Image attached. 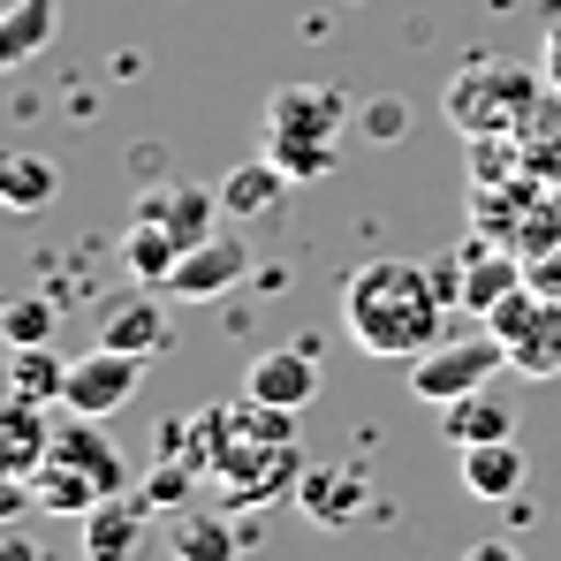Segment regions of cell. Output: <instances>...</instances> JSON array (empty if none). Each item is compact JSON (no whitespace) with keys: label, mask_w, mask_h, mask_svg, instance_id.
<instances>
[{"label":"cell","mask_w":561,"mask_h":561,"mask_svg":"<svg viewBox=\"0 0 561 561\" xmlns=\"http://www.w3.org/2000/svg\"><path fill=\"white\" fill-rule=\"evenodd\" d=\"M342 327L365 357L417 365L425 350L448 342V296L433 266H417V259H365L342 280Z\"/></svg>","instance_id":"obj_1"},{"label":"cell","mask_w":561,"mask_h":561,"mask_svg":"<svg viewBox=\"0 0 561 561\" xmlns=\"http://www.w3.org/2000/svg\"><path fill=\"white\" fill-rule=\"evenodd\" d=\"M357 129H365L373 145H394V137H410V106H402V99H365V106H357Z\"/></svg>","instance_id":"obj_26"},{"label":"cell","mask_w":561,"mask_h":561,"mask_svg":"<svg viewBox=\"0 0 561 561\" xmlns=\"http://www.w3.org/2000/svg\"><path fill=\"white\" fill-rule=\"evenodd\" d=\"M539 77H547V92H561V15L547 23V46H539Z\"/></svg>","instance_id":"obj_28"},{"label":"cell","mask_w":561,"mask_h":561,"mask_svg":"<svg viewBox=\"0 0 561 561\" xmlns=\"http://www.w3.org/2000/svg\"><path fill=\"white\" fill-rule=\"evenodd\" d=\"M54 23H61V8H54V0H15V8H8V23H0V61H8V69H23V61L54 38Z\"/></svg>","instance_id":"obj_22"},{"label":"cell","mask_w":561,"mask_h":561,"mask_svg":"<svg viewBox=\"0 0 561 561\" xmlns=\"http://www.w3.org/2000/svg\"><path fill=\"white\" fill-rule=\"evenodd\" d=\"M243 394H259V402H274V410H304V402L319 394V350H311V342H280L266 357H251Z\"/></svg>","instance_id":"obj_11"},{"label":"cell","mask_w":561,"mask_h":561,"mask_svg":"<svg viewBox=\"0 0 561 561\" xmlns=\"http://www.w3.org/2000/svg\"><path fill=\"white\" fill-rule=\"evenodd\" d=\"M8 394L61 410V394H69V365L54 357V342H31V350H15V357H8Z\"/></svg>","instance_id":"obj_21"},{"label":"cell","mask_w":561,"mask_h":561,"mask_svg":"<svg viewBox=\"0 0 561 561\" xmlns=\"http://www.w3.org/2000/svg\"><path fill=\"white\" fill-rule=\"evenodd\" d=\"M501 365H508V350H501V334L485 327V334H456V342L425 350V357L410 365V387H417V402H456V394H478Z\"/></svg>","instance_id":"obj_6"},{"label":"cell","mask_w":561,"mask_h":561,"mask_svg":"<svg viewBox=\"0 0 561 561\" xmlns=\"http://www.w3.org/2000/svg\"><path fill=\"white\" fill-rule=\"evenodd\" d=\"M547 92V77L539 69H524V61H493V54H470L463 69L448 77V122L463 129V137H516V122L531 114V99Z\"/></svg>","instance_id":"obj_4"},{"label":"cell","mask_w":561,"mask_h":561,"mask_svg":"<svg viewBox=\"0 0 561 561\" xmlns=\"http://www.w3.org/2000/svg\"><path fill=\"white\" fill-rule=\"evenodd\" d=\"M524 280H531L539 296H554V304H561V243H554V251H539V259H524Z\"/></svg>","instance_id":"obj_27"},{"label":"cell","mask_w":561,"mask_h":561,"mask_svg":"<svg viewBox=\"0 0 561 561\" xmlns=\"http://www.w3.org/2000/svg\"><path fill=\"white\" fill-rule=\"evenodd\" d=\"M54 190H61V168H54V160H38V152H8V160H0V197H8L15 213L54 205Z\"/></svg>","instance_id":"obj_23"},{"label":"cell","mask_w":561,"mask_h":561,"mask_svg":"<svg viewBox=\"0 0 561 561\" xmlns=\"http://www.w3.org/2000/svg\"><path fill=\"white\" fill-rule=\"evenodd\" d=\"M122 259H129V274L145 280V288H168V280H175V266H183V236L137 213V220L122 228Z\"/></svg>","instance_id":"obj_17"},{"label":"cell","mask_w":561,"mask_h":561,"mask_svg":"<svg viewBox=\"0 0 561 561\" xmlns=\"http://www.w3.org/2000/svg\"><path fill=\"white\" fill-rule=\"evenodd\" d=\"M137 213H145V220H160V228H175V236H183V251H190V243H205V236H213L220 190H197V183H152L145 197H137Z\"/></svg>","instance_id":"obj_13"},{"label":"cell","mask_w":561,"mask_h":561,"mask_svg":"<svg viewBox=\"0 0 561 561\" xmlns=\"http://www.w3.org/2000/svg\"><path fill=\"white\" fill-rule=\"evenodd\" d=\"M213 417H220V433H213V485L228 501L259 508L274 493H296V478L311 470L304 440H296V410H274V402L243 394V402H220Z\"/></svg>","instance_id":"obj_2"},{"label":"cell","mask_w":561,"mask_h":561,"mask_svg":"<svg viewBox=\"0 0 561 561\" xmlns=\"http://www.w3.org/2000/svg\"><path fill=\"white\" fill-rule=\"evenodd\" d=\"M46 448H54V417H46V402L8 394V410H0V470H8V478H31V470L46 463Z\"/></svg>","instance_id":"obj_14"},{"label":"cell","mask_w":561,"mask_h":561,"mask_svg":"<svg viewBox=\"0 0 561 561\" xmlns=\"http://www.w3.org/2000/svg\"><path fill=\"white\" fill-rule=\"evenodd\" d=\"M485 327L501 334L508 373H524V379H554L561 373V304H554V296H539L531 280L508 288V296L485 311Z\"/></svg>","instance_id":"obj_5"},{"label":"cell","mask_w":561,"mask_h":561,"mask_svg":"<svg viewBox=\"0 0 561 561\" xmlns=\"http://www.w3.org/2000/svg\"><path fill=\"white\" fill-rule=\"evenodd\" d=\"M516 160H524V175H539V183L561 190V92H539L531 99V114L516 122Z\"/></svg>","instance_id":"obj_15"},{"label":"cell","mask_w":561,"mask_h":561,"mask_svg":"<svg viewBox=\"0 0 561 561\" xmlns=\"http://www.w3.org/2000/svg\"><path fill=\"white\" fill-rule=\"evenodd\" d=\"M168 288H129V296H114L106 311H99V342L106 350H122V357H137V365H152V357H168V342H175V327H168V304H160Z\"/></svg>","instance_id":"obj_7"},{"label":"cell","mask_w":561,"mask_h":561,"mask_svg":"<svg viewBox=\"0 0 561 561\" xmlns=\"http://www.w3.org/2000/svg\"><path fill=\"white\" fill-rule=\"evenodd\" d=\"M197 478L205 470H190V463H175V456H152V470L137 478V493L160 508V516H175V508H190V493H197Z\"/></svg>","instance_id":"obj_25"},{"label":"cell","mask_w":561,"mask_h":561,"mask_svg":"<svg viewBox=\"0 0 561 561\" xmlns=\"http://www.w3.org/2000/svg\"><path fill=\"white\" fill-rule=\"evenodd\" d=\"M456 456H463L470 501H516L524 493V448L516 440H478V448H456Z\"/></svg>","instance_id":"obj_16"},{"label":"cell","mask_w":561,"mask_h":561,"mask_svg":"<svg viewBox=\"0 0 561 561\" xmlns=\"http://www.w3.org/2000/svg\"><path fill=\"white\" fill-rule=\"evenodd\" d=\"M440 433H448L456 448H478V440H516V410H508V402H493V394L478 387V394L440 402Z\"/></svg>","instance_id":"obj_18"},{"label":"cell","mask_w":561,"mask_h":561,"mask_svg":"<svg viewBox=\"0 0 561 561\" xmlns=\"http://www.w3.org/2000/svg\"><path fill=\"white\" fill-rule=\"evenodd\" d=\"M251 274V243L243 236H205V243H190L175 280H168V296H183V304H213V296H228L236 280Z\"/></svg>","instance_id":"obj_9"},{"label":"cell","mask_w":561,"mask_h":561,"mask_svg":"<svg viewBox=\"0 0 561 561\" xmlns=\"http://www.w3.org/2000/svg\"><path fill=\"white\" fill-rule=\"evenodd\" d=\"M280 190H288V175L259 152V160H243V168L220 175V213H236V220H266V213L280 205Z\"/></svg>","instance_id":"obj_20"},{"label":"cell","mask_w":561,"mask_h":561,"mask_svg":"<svg viewBox=\"0 0 561 561\" xmlns=\"http://www.w3.org/2000/svg\"><path fill=\"white\" fill-rule=\"evenodd\" d=\"M365 493H373V478L357 463H311L296 478V508H304L311 524H334V531L365 516Z\"/></svg>","instance_id":"obj_12"},{"label":"cell","mask_w":561,"mask_h":561,"mask_svg":"<svg viewBox=\"0 0 561 561\" xmlns=\"http://www.w3.org/2000/svg\"><path fill=\"white\" fill-rule=\"evenodd\" d=\"M0 561H38V539H23V531H8V539H0Z\"/></svg>","instance_id":"obj_30"},{"label":"cell","mask_w":561,"mask_h":561,"mask_svg":"<svg viewBox=\"0 0 561 561\" xmlns=\"http://www.w3.org/2000/svg\"><path fill=\"white\" fill-rule=\"evenodd\" d=\"M463 561H524V554H516V547H508V539H478V547H470Z\"/></svg>","instance_id":"obj_29"},{"label":"cell","mask_w":561,"mask_h":561,"mask_svg":"<svg viewBox=\"0 0 561 561\" xmlns=\"http://www.w3.org/2000/svg\"><path fill=\"white\" fill-rule=\"evenodd\" d=\"M350 122H357V106L334 84H280L266 99V160L288 183H319V175H334Z\"/></svg>","instance_id":"obj_3"},{"label":"cell","mask_w":561,"mask_h":561,"mask_svg":"<svg viewBox=\"0 0 561 561\" xmlns=\"http://www.w3.org/2000/svg\"><path fill=\"white\" fill-rule=\"evenodd\" d=\"M0 334H8V350L54 342V334H61V304H54V296H15V304L0 311Z\"/></svg>","instance_id":"obj_24"},{"label":"cell","mask_w":561,"mask_h":561,"mask_svg":"<svg viewBox=\"0 0 561 561\" xmlns=\"http://www.w3.org/2000/svg\"><path fill=\"white\" fill-rule=\"evenodd\" d=\"M236 516L220 508H175V531H168V554L175 561H236Z\"/></svg>","instance_id":"obj_19"},{"label":"cell","mask_w":561,"mask_h":561,"mask_svg":"<svg viewBox=\"0 0 561 561\" xmlns=\"http://www.w3.org/2000/svg\"><path fill=\"white\" fill-rule=\"evenodd\" d=\"M152 516H160V508H152L137 485H129V493H114V501H99L92 516H77V524H84V561H137Z\"/></svg>","instance_id":"obj_10"},{"label":"cell","mask_w":561,"mask_h":561,"mask_svg":"<svg viewBox=\"0 0 561 561\" xmlns=\"http://www.w3.org/2000/svg\"><path fill=\"white\" fill-rule=\"evenodd\" d=\"M137 379H145L137 357H122V350L92 342L84 357H69V394H61V410H77V417H114V410L137 394Z\"/></svg>","instance_id":"obj_8"}]
</instances>
